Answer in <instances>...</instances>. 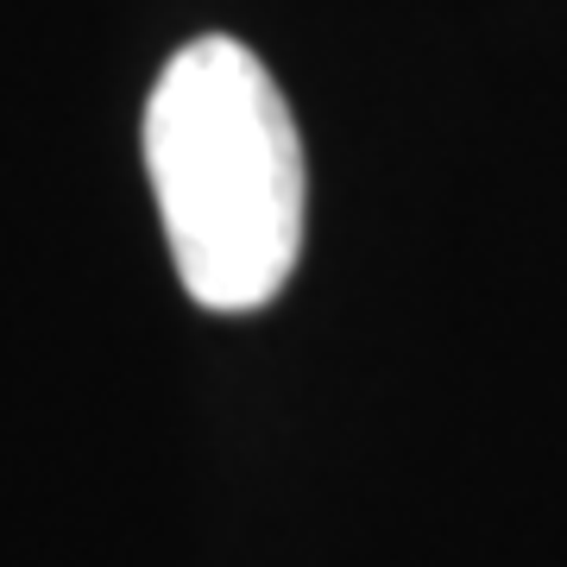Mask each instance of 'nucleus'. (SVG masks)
<instances>
[{"label": "nucleus", "mask_w": 567, "mask_h": 567, "mask_svg": "<svg viewBox=\"0 0 567 567\" xmlns=\"http://www.w3.org/2000/svg\"><path fill=\"white\" fill-rule=\"evenodd\" d=\"M140 133L183 290L215 316L265 309L303 259L309 171L259 51L227 32L171 51Z\"/></svg>", "instance_id": "nucleus-1"}]
</instances>
